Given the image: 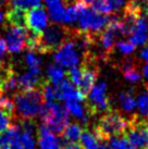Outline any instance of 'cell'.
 I'll list each match as a JSON object with an SVG mask.
<instances>
[{
  "instance_id": "cell-40",
  "label": "cell",
  "mask_w": 148,
  "mask_h": 149,
  "mask_svg": "<svg viewBox=\"0 0 148 149\" xmlns=\"http://www.w3.org/2000/svg\"><path fill=\"white\" fill-rule=\"evenodd\" d=\"M76 1H81V2H84V3H91V0H76Z\"/></svg>"
},
{
  "instance_id": "cell-25",
  "label": "cell",
  "mask_w": 148,
  "mask_h": 149,
  "mask_svg": "<svg viewBox=\"0 0 148 149\" xmlns=\"http://www.w3.org/2000/svg\"><path fill=\"white\" fill-rule=\"evenodd\" d=\"M111 149H134L130 141L124 136L111 137L108 139Z\"/></svg>"
},
{
  "instance_id": "cell-44",
  "label": "cell",
  "mask_w": 148,
  "mask_h": 149,
  "mask_svg": "<svg viewBox=\"0 0 148 149\" xmlns=\"http://www.w3.org/2000/svg\"><path fill=\"white\" fill-rule=\"evenodd\" d=\"M66 2H68V3H69V2H72V1H74V2H76V0H66Z\"/></svg>"
},
{
  "instance_id": "cell-7",
  "label": "cell",
  "mask_w": 148,
  "mask_h": 149,
  "mask_svg": "<svg viewBox=\"0 0 148 149\" xmlns=\"http://www.w3.org/2000/svg\"><path fill=\"white\" fill-rule=\"evenodd\" d=\"M88 104L91 113H106L111 110L107 95V84L105 82H99L93 86L88 93Z\"/></svg>"
},
{
  "instance_id": "cell-32",
  "label": "cell",
  "mask_w": 148,
  "mask_h": 149,
  "mask_svg": "<svg viewBox=\"0 0 148 149\" xmlns=\"http://www.w3.org/2000/svg\"><path fill=\"white\" fill-rule=\"evenodd\" d=\"M11 122H12L11 116H9L8 113L0 110V134L8 131L9 128L12 126Z\"/></svg>"
},
{
  "instance_id": "cell-38",
  "label": "cell",
  "mask_w": 148,
  "mask_h": 149,
  "mask_svg": "<svg viewBox=\"0 0 148 149\" xmlns=\"http://www.w3.org/2000/svg\"><path fill=\"white\" fill-rule=\"evenodd\" d=\"M91 149H111L110 146L106 145V144H103V141L100 143V144H98L97 146H95V147H93Z\"/></svg>"
},
{
  "instance_id": "cell-46",
  "label": "cell",
  "mask_w": 148,
  "mask_h": 149,
  "mask_svg": "<svg viewBox=\"0 0 148 149\" xmlns=\"http://www.w3.org/2000/svg\"><path fill=\"white\" fill-rule=\"evenodd\" d=\"M147 1H148V0H147ZM147 8H148V4H147Z\"/></svg>"
},
{
  "instance_id": "cell-45",
  "label": "cell",
  "mask_w": 148,
  "mask_h": 149,
  "mask_svg": "<svg viewBox=\"0 0 148 149\" xmlns=\"http://www.w3.org/2000/svg\"><path fill=\"white\" fill-rule=\"evenodd\" d=\"M3 1H9V0H3Z\"/></svg>"
},
{
  "instance_id": "cell-11",
  "label": "cell",
  "mask_w": 148,
  "mask_h": 149,
  "mask_svg": "<svg viewBox=\"0 0 148 149\" xmlns=\"http://www.w3.org/2000/svg\"><path fill=\"white\" fill-rule=\"evenodd\" d=\"M37 134H38L39 149H62L60 139L44 123L39 125V127L37 130Z\"/></svg>"
},
{
  "instance_id": "cell-17",
  "label": "cell",
  "mask_w": 148,
  "mask_h": 149,
  "mask_svg": "<svg viewBox=\"0 0 148 149\" xmlns=\"http://www.w3.org/2000/svg\"><path fill=\"white\" fill-rule=\"evenodd\" d=\"M83 133L82 126L78 123H69L66 130L62 133L64 143H77L81 139Z\"/></svg>"
},
{
  "instance_id": "cell-14",
  "label": "cell",
  "mask_w": 148,
  "mask_h": 149,
  "mask_svg": "<svg viewBox=\"0 0 148 149\" xmlns=\"http://www.w3.org/2000/svg\"><path fill=\"white\" fill-rule=\"evenodd\" d=\"M17 82H19V88L21 89V91L34 89L38 85H41V83H43V82H40L39 74L33 73L31 71L17 76Z\"/></svg>"
},
{
  "instance_id": "cell-4",
  "label": "cell",
  "mask_w": 148,
  "mask_h": 149,
  "mask_svg": "<svg viewBox=\"0 0 148 149\" xmlns=\"http://www.w3.org/2000/svg\"><path fill=\"white\" fill-rule=\"evenodd\" d=\"M43 123L54 134H62L70 122V113L64 106L58 102H46L40 113Z\"/></svg>"
},
{
  "instance_id": "cell-24",
  "label": "cell",
  "mask_w": 148,
  "mask_h": 149,
  "mask_svg": "<svg viewBox=\"0 0 148 149\" xmlns=\"http://www.w3.org/2000/svg\"><path fill=\"white\" fill-rule=\"evenodd\" d=\"M25 62L29 66V71L40 74V66H41V59L38 58L34 52H27L25 56Z\"/></svg>"
},
{
  "instance_id": "cell-5",
  "label": "cell",
  "mask_w": 148,
  "mask_h": 149,
  "mask_svg": "<svg viewBox=\"0 0 148 149\" xmlns=\"http://www.w3.org/2000/svg\"><path fill=\"white\" fill-rule=\"evenodd\" d=\"M70 31L64 26L59 24L47 26V29L41 34L37 52L47 54V52L57 51L70 38Z\"/></svg>"
},
{
  "instance_id": "cell-37",
  "label": "cell",
  "mask_w": 148,
  "mask_h": 149,
  "mask_svg": "<svg viewBox=\"0 0 148 149\" xmlns=\"http://www.w3.org/2000/svg\"><path fill=\"white\" fill-rule=\"evenodd\" d=\"M142 73H143V76L146 81H148V62L143 66V70H142Z\"/></svg>"
},
{
  "instance_id": "cell-16",
  "label": "cell",
  "mask_w": 148,
  "mask_h": 149,
  "mask_svg": "<svg viewBox=\"0 0 148 149\" xmlns=\"http://www.w3.org/2000/svg\"><path fill=\"white\" fill-rule=\"evenodd\" d=\"M64 107L66 108V110L69 111L71 116H73L75 119L82 121L83 123H87L88 121L87 111L81 101H66Z\"/></svg>"
},
{
  "instance_id": "cell-34",
  "label": "cell",
  "mask_w": 148,
  "mask_h": 149,
  "mask_svg": "<svg viewBox=\"0 0 148 149\" xmlns=\"http://www.w3.org/2000/svg\"><path fill=\"white\" fill-rule=\"evenodd\" d=\"M7 51H8L7 44H6L3 38L0 37V62H3V58L7 54Z\"/></svg>"
},
{
  "instance_id": "cell-9",
  "label": "cell",
  "mask_w": 148,
  "mask_h": 149,
  "mask_svg": "<svg viewBox=\"0 0 148 149\" xmlns=\"http://www.w3.org/2000/svg\"><path fill=\"white\" fill-rule=\"evenodd\" d=\"M57 99H62L64 101H81L83 102L86 96H84L70 81L63 79L62 81L54 84Z\"/></svg>"
},
{
  "instance_id": "cell-33",
  "label": "cell",
  "mask_w": 148,
  "mask_h": 149,
  "mask_svg": "<svg viewBox=\"0 0 148 149\" xmlns=\"http://www.w3.org/2000/svg\"><path fill=\"white\" fill-rule=\"evenodd\" d=\"M112 12H118L125 6V0H109Z\"/></svg>"
},
{
  "instance_id": "cell-12",
  "label": "cell",
  "mask_w": 148,
  "mask_h": 149,
  "mask_svg": "<svg viewBox=\"0 0 148 149\" xmlns=\"http://www.w3.org/2000/svg\"><path fill=\"white\" fill-rule=\"evenodd\" d=\"M81 69H82V79H81L80 85L77 86V89L84 96H87L96 83L97 69H96V66L91 65V63L87 61L84 62V64L81 66Z\"/></svg>"
},
{
  "instance_id": "cell-13",
  "label": "cell",
  "mask_w": 148,
  "mask_h": 149,
  "mask_svg": "<svg viewBox=\"0 0 148 149\" xmlns=\"http://www.w3.org/2000/svg\"><path fill=\"white\" fill-rule=\"evenodd\" d=\"M27 13L24 10L11 8L7 11L4 19L8 23V25L11 26H17V27H27Z\"/></svg>"
},
{
  "instance_id": "cell-21",
  "label": "cell",
  "mask_w": 148,
  "mask_h": 149,
  "mask_svg": "<svg viewBox=\"0 0 148 149\" xmlns=\"http://www.w3.org/2000/svg\"><path fill=\"white\" fill-rule=\"evenodd\" d=\"M136 109L140 120L148 122V88L138 95L136 99Z\"/></svg>"
},
{
  "instance_id": "cell-20",
  "label": "cell",
  "mask_w": 148,
  "mask_h": 149,
  "mask_svg": "<svg viewBox=\"0 0 148 149\" xmlns=\"http://www.w3.org/2000/svg\"><path fill=\"white\" fill-rule=\"evenodd\" d=\"M122 72H123L124 79L130 83H138L142 79V74L137 71L134 63L128 60L122 65Z\"/></svg>"
},
{
  "instance_id": "cell-6",
  "label": "cell",
  "mask_w": 148,
  "mask_h": 149,
  "mask_svg": "<svg viewBox=\"0 0 148 149\" xmlns=\"http://www.w3.org/2000/svg\"><path fill=\"white\" fill-rule=\"evenodd\" d=\"M80 57H81V51L73 39L70 37L56 51L54 60L61 68L72 69L78 65V63L81 61Z\"/></svg>"
},
{
  "instance_id": "cell-35",
  "label": "cell",
  "mask_w": 148,
  "mask_h": 149,
  "mask_svg": "<svg viewBox=\"0 0 148 149\" xmlns=\"http://www.w3.org/2000/svg\"><path fill=\"white\" fill-rule=\"evenodd\" d=\"M63 149H83V147L77 143H66Z\"/></svg>"
},
{
  "instance_id": "cell-3",
  "label": "cell",
  "mask_w": 148,
  "mask_h": 149,
  "mask_svg": "<svg viewBox=\"0 0 148 149\" xmlns=\"http://www.w3.org/2000/svg\"><path fill=\"white\" fill-rule=\"evenodd\" d=\"M75 4L78 10V26L82 32L93 36L100 34L107 27L110 22V17L97 13L91 8H88L84 2L76 1Z\"/></svg>"
},
{
  "instance_id": "cell-10",
  "label": "cell",
  "mask_w": 148,
  "mask_h": 149,
  "mask_svg": "<svg viewBox=\"0 0 148 149\" xmlns=\"http://www.w3.org/2000/svg\"><path fill=\"white\" fill-rule=\"evenodd\" d=\"M26 17H27V27L34 34L41 35L48 26L47 13L41 7L32 9L27 12Z\"/></svg>"
},
{
  "instance_id": "cell-15",
  "label": "cell",
  "mask_w": 148,
  "mask_h": 149,
  "mask_svg": "<svg viewBox=\"0 0 148 149\" xmlns=\"http://www.w3.org/2000/svg\"><path fill=\"white\" fill-rule=\"evenodd\" d=\"M45 2L49 10L50 19L56 23H63L66 9L62 0H45Z\"/></svg>"
},
{
  "instance_id": "cell-27",
  "label": "cell",
  "mask_w": 148,
  "mask_h": 149,
  "mask_svg": "<svg viewBox=\"0 0 148 149\" xmlns=\"http://www.w3.org/2000/svg\"><path fill=\"white\" fill-rule=\"evenodd\" d=\"M11 4L13 8L25 11L29 8L35 9L41 7V0H12Z\"/></svg>"
},
{
  "instance_id": "cell-23",
  "label": "cell",
  "mask_w": 148,
  "mask_h": 149,
  "mask_svg": "<svg viewBox=\"0 0 148 149\" xmlns=\"http://www.w3.org/2000/svg\"><path fill=\"white\" fill-rule=\"evenodd\" d=\"M20 144L23 149H35V146H36L35 132L21 130Z\"/></svg>"
},
{
  "instance_id": "cell-8",
  "label": "cell",
  "mask_w": 148,
  "mask_h": 149,
  "mask_svg": "<svg viewBox=\"0 0 148 149\" xmlns=\"http://www.w3.org/2000/svg\"><path fill=\"white\" fill-rule=\"evenodd\" d=\"M27 29L26 27H17L8 25L4 33V42L7 44L8 50L13 54L21 52L24 49L27 39Z\"/></svg>"
},
{
  "instance_id": "cell-1",
  "label": "cell",
  "mask_w": 148,
  "mask_h": 149,
  "mask_svg": "<svg viewBox=\"0 0 148 149\" xmlns=\"http://www.w3.org/2000/svg\"><path fill=\"white\" fill-rule=\"evenodd\" d=\"M13 101L17 116L21 121L32 120L40 116L44 108V98L40 88L20 91L14 96Z\"/></svg>"
},
{
  "instance_id": "cell-36",
  "label": "cell",
  "mask_w": 148,
  "mask_h": 149,
  "mask_svg": "<svg viewBox=\"0 0 148 149\" xmlns=\"http://www.w3.org/2000/svg\"><path fill=\"white\" fill-rule=\"evenodd\" d=\"M140 57L142 60H144L146 62H148V45L146 47H144V49L140 51Z\"/></svg>"
},
{
  "instance_id": "cell-19",
  "label": "cell",
  "mask_w": 148,
  "mask_h": 149,
  "mask_svg": "<svg viewBox=\"0 0 148 149\" xmlns=\"http://www.w3.org/2000/svg\"><path fill=\"white\" fill-rule=\"evenodd\" d=\"M21 127L17 125H12L8 131L0 134V146H10L20 139Z\"/></svg>"
},
{
  "instance_id": "cell-18",
  "label": "cell",
  "mask_w": 148,
  "mask_h": 149,
  "mask_svg": "<svg viewBox=\"0 0 148 149\" xmlns=\"http://www.w3.org/2000/svg\"><path fill=\"white\" fill-rule=\"evenodd\" d=\"M119 104L124 112L131 114L136 109V99L134 97L133 91L130 89L128 91L121 93L119 95Z\"/></svg>"
},
{
  "instance_id": "cell-31",
  "label": "cell",
  "mask_w": 148,
  "mask_h": 149,
  "mask_svg": "<svg viewBox=\"0 0 148 149\" xmlns=\"http://www.w3.org/2000/svg\"><path fill=\"white\" fill-rule=\"evenodd\" d=\"M115 46L120 52L124 56H128V54H133L136 48V46L133 45L130 40H119V42H115Z\"/></svg>"
},
{
  "instance_id": "cell-43",
  "label": "cell",
  "mask_w": 148,
  "mask_h": 149,
  "mask_svg": "<svg viewBox=\"0 0 148 149\" xmlns=\"http://www.w3.org/2000/svg\"><path fill=\"white\" fill-rule=\"evenodd\" d=\"M3 4H4V1H3V0H0V8H1V7L3 6Z\"/></svg>"
},
{
  "instance_id": "cell-26",
  "label": "cell",
  "mask_w": 148,
  "mask_h": 149,
  "mask_svg": "<svg viewBox=\"0 0 148 149\" xmlns=\"http://www.w3.org/2000/svg\"><path fill=\"white\" fill-rule=\"evenodd\" d=\"M40 91L43 94V98L46 102H52L57 98L54 85L50 83L49 81H43L40 85Z\"/></svg>"
},
{
  "instance_id": "cell-39",
  "label": "cell",
  "mask_w": 148,
  "mask_h": 149,
  "mask_svg": "<svg viewBox=\"0 0 148 149\" xmlns=\"http://www.w3.org/2000/svg\"><path fill=\"white\" fill-rule=\"evenodd\" d=\"M3 19H4L3 12H1V11H0V23H2V22H3Z\"/></svg>"
},
{
  "instance_id": "cell-41",
  "label": "cell",
  "mask_w": 148,
  "mask_h": 149,
  "mask_svg": "<svg viewBox=\"0 0 148 149\" xmlns=\"http://www.w3.org/2000/svg\"><path fill=\"white\" fill-rule=\"evenodd\" d=\"M0 94H3L2 93V79H0Z\"/></svg>"
},
{
  "instance_id": "cell-29",
  "label": "cell",
  "mask_w": 148,
  "mask_h": 149,
  "mask_svg": "<svg viewBox=\"0 0 148 149\" xmlns=\"http://www.w3.org/2000/svg\"><path fill=\"white\" fill-rule=\"evenodd\" d=\"M0 110L12 116L13 113L15 112L14 101L10 99L8 96L3 95V94H0Z\"/></svg>"
},
{
  "instance_id": "cell-42",
  "label": "cell",
  "mask_w": 148,
  "mask_h": 149,
  "mask_svg": "<svg viewBox=\"0 0 148 149\" xmlns=\"http://www.w3.org/2000/svg\"><path fill=\"white\" fill-rule=\"evenodd\" d=\"M0 149H11L9 146H0Z\"/></svg>"
},
{
  "instance_id": "cell-28",
  "label": "cell",
  "mask_w": 148,
  "mask_h": 149,
  "mask_svg": "<svg viewBox=\"0 0 148 149\" xmlns=\"http://www.w3.org/2000/svg\"><path fill=\"white\" fill-rule=\"evenodd\" d=\"M91 9L95 10L99 14H103V15H107L110 14L111 7L109 3V0H91Z\"/></svg>"
},
{
  "instance_id": "cell-2",
  "label": "cell",
  "mask_w": 148,
  "mask_h": 149,
  "mask_svg": "<svg viewBox=\"0 0 148 149\" xmlns=\"http://www.w3.org/2000/svg\"><path fill=\"white\" fill-rule=\"evenodd\" d=\"M128 127L130 122L128 120H125L119 112L110 110L100 118L94 132L100 139L108 141L111 137L122 136L123 134H126Z\"/></svg>"
},
{
  "instance_id": "cell-30",
  "label": "cell",
  "mask_w": 148,
  "mask_h": 149,
  "mask_svg": "<svg viewBox=\"0 0 148 149\" xmlns=\"http://www.w3.org/2000/svg\"><path fill=\"white\" fill-rule=\"evenodd\" d=\"M78 19V10L76 4H69L68 8L66 9V13H64V21L63 23L66 24H72L74 22H76Z\"/></svg>"
},
{
  "instance_id": "cell-22",
  "label": "cell",
  "mask_w": 148,
  "mask_h": 149,
  "mask_svg": "<svg viewBox=\"0 0 148 149\" xmlns=\"http://www.w3.org/2000/svg\"><path fill=\"white\" fill-rule=\"evenodd\" d=\"M64 75H66V72L63 71L61 66H59L58 64H51V65H48V68H47V76H48L49 82L52 85L62 81L64 79Z\"/></svg>"
}]
</instances>
